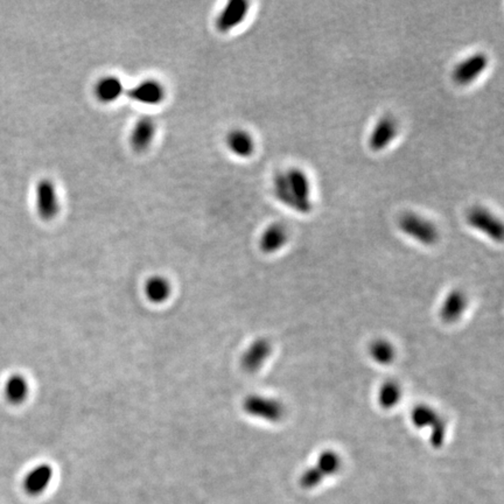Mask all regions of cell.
Here are the masks:
<instances>
[{
	"mask_svg": "<svg viewBox=\"0 0 504 504\" xmlns=\"http://www.w3.org/2000/svg\"><path fill=\"white\" fill-rule=\"evenodd\" d=\"M411 421L418 430L430 432L432 447L440 448L446 438V423L440 413L427 404H418L411 411Z\"/></svg>",
	"mask_w": 504,
	"mask_h": 504,
	"instance_id": "1",
	"label": "cell"
},
{
	"mask_svg": "<svg viewBox=\"0 0 504 504\" xmlns=\"http://www.w3.org/2000/svg\"><path fill=\"white\" fill-rule=\"evenodd\" d=\"M399 230L420 244L432 246L439 241V230L432 220L416 213L402 214L398 220Z\"/></svg>",
	"mask_w": 504,
	"mask_h": 504,
	"instance_id": "2",
	"label": "cell"
},
{
	"mask_svg": "<svg viewBox=\"0 0 504 504\" xmlns=\"http://www.w3.org/2000/svg\"><path fill=\"white\" fill-rule=\"evenodd\" d=\"M241 407L248 416L269 423H279L285 416L283 402L269 396L248 395L243 400Z\"/></svg>",
	"mask_w": 504,
	"mask_h": 504,
	"instance_id": "3",
	"label": "cell"
},
{
	"mask_svg": "<svg viewBox=\"0 0 504 504\" xmlns=\"http://www.w3.org/2000/svg\"><path fill=\"white\" fill-rule=\"evenodd\" d=\"M35 208L38 217L43 220H52L61 210L59 192L50 178H42L35 187Z\"/></svg>",
	"mask_w": 504,
	"mask_h": 504,
	"instance_id": "4",
	"label": "cell"
},
{
	"mask_svg": "<svg viewBox=\"0 0 504 504\" xmlns=\"http://www.w3.org/2000/svg\"><path fill=\"white\" fill-rule=\"evenodd\" d=\"M126 96L136 104L145 106H157L164 103L167 97V89L157 78H144L130 89H126Z\"/></svg>",
	"mask_w": 504,
	"mask_h": 504,
	"instance_id": "5",
	"label": "cell"
},
{
	"mask_svg": "<svg viewBox=\"0 0 504 504\" xmlns=\"http://www.w3.org/2000/svg\"><path fill=\"white\" fill-rule=\"evenodd\" d=\"M489 66V57L486 52H474L456 63L451 71V80L456 85L467 87L477 80Z\"/></svg>",
	"mask_w": 504,
	"mask_h": 504,
	"instance_id": "6",
	"label": "cell"
},
{
	"mask_svg": "<svg viewBox=\"0 0 504 504\" xmlns=\"http://www.w3.org/2000/svg\"><path fill=\"white\" fill-rule=\"evenodd\" d=\"M469 227L486 234V237L495 241L503 239V224L502 220L484 206H472L465 215Z\"/></svg>",
	"mask_w": 504,
	"mask_h": 504,
	"instance_id": "7",
	"label": "cell"
},
{
	"mask_svg": "<svg viewBox=\"0 0 504 504\" xmlns=\"http://www.w3.org/2000/svg\"><path fill=\"white\" fill-rule=\"evenodd\" d=\"M250 12V3L246 0H230L227 1L220 13L217 14L215 26L220 33L234 31L244 22Z\"/></svg>",
	"mask_w": 504,
	"mask_h": 504,
	"instance_id": "8",
	"label": "cell"
},
{
	"mask_svg": "<svg viewBox=\"0 0 504 504\" xmlns=\"http://www.w3.org/2000/svg\"><path fill=\"white\" fill-rule=\"evenodd\" d=\"M398 122L392 115H385L378 119L368 138V146L374 152L384 150L398 136Z\"/></svg>",
	"mask_w": 504,
	"mask_h": 504,
	"instance_id": "9",
	"label": "cell"
},
{
	"mask_svg": "<svg viewBox=\"0 0 504 504\" xmlns=\"http://www.w3.org/2000/svg\"><path fill=\"white\" fill-rule=\"evenodd\" d=\"M157 122L152 117H140L130 131L129 144L136 153L148 150L157 136Z\"/></svg>",
	"mask_w": 504,
	"mask_h": 504,
	"instance_id": "10",
	"label": "cell"
},
{
	"mask_svg": "<svg viewBox=\"0 0 504 504\" xmlns=\"http://www.w3.org/2000/svg\"><path fill=\"white\" fill-rule=\"evenodd\" d=\"M272 353V344L265 337L255 339L241 356V367L248 374L258 371Z\"/></svg>",
	"mask_w": 504,
	"mask_h": 504,
	"instance_id": "11",
	"label": "cell"
},
{
	"mask_svg": "<svg viewBox=\"0 0 504 504\" xmlns=\"http://www.w3.org/2000/svg\"><path fill=\"white\" fill-rule=\"evenodd\" d=\"M31 393V385L27 377L21 372L8 374L3 384V397L10 406L24 405Z\"/></svg>",
	"mask_w": 504,
	"mask_h": 504,
	"instance_id": "12",
	"label": "cell"
},
{
	"mask_svg": "<svg viewBox=\"0 0 504 504\" xmlns=\"http://www.w3.org/2000/svg\"><path fill=\"white\" fill-rule=\"evenodd\" d=\"M225 145L229 152L239 159H248L255 154V138L248 130L234 127L227 132Z\"/></svg>",
	"mask_w": 504,
	"mask_h": 504,
	"instance_id": "13",
	"label": "cell"
},
{
	"mask_svg": "<svg viewBox=\"0 0 504 504\" xmlns=\"http://www.w3.org/2000/svg\"><path fill=\"white\" fill-rule=\"evenodd\" d=\"M54 470L48 463L35 465L24 475L22 488L29 496H38L52 482Z\"/></svg>",
	"mask_w": 504,
	"mask_h": 504,
	"instance_id": "14",
	"label": "cell"
},
{
	"mask_svg": "<svg viewBox=\"0 0 504 504\" xmlns=\"http://www.w3.org/2000/svg\"><path fill=\"white\" fill-rule=\"evenodd\" d=\"M273 192H274L276 199L280 203H283L284 206L290 208L295 213L308 215L313 210V202L300 201L288 190L284 172H278L274 175V178H273Z\"/></svg>",
	"mask_w": 504,
	"mask_h": 504,
	"instance_id": "15",
	"label": "cell"
},
{
	"mask_svg": "<svg viewBox=\"0 0 504 504\" xmlns=\"http://www.w3.org/2000/svg\"><path fill=\"white\" fill-rule=\"evenodd\" d=\"M126 92L122 80L115 75H105L96 80L94 94L102 104H112L118 101Z\"/></svg>",
	"mask_w": 504,
	"mask_h": 504,
	"instance_id": "16",
	"label": "cell"
},
{
	"mask_svg": "<svg viewBox=\"0 0 504 504\" xmlns=\"http://www.w3.org/2000/svg\"><path fill=\"white\" fill-rule=\"evenodd\" d=\"M288 231L283 223H271L262 230L259 236L258 246L266 255L279 251L287 244Z\"/></svg>",
	"mask_w": 504,
	"mask_h": 504,
	"instance_id": "17",
	"label": "cell"
},
{
	"mask_svg": "<svg viewBox=\"0 0 504 504\" xmlns=\"http://www.w3.org/2000/svg\"><path fill=\"white\" fill-rule=\"evenodd\" d=\"M468 304V299L465 292L461 290H451L449 293L444 297L442 304H441L440 318L444 323H454L461 318L462 314L465 313Z\"/></svg>",
	"mask_w": 504,
	"mask_h": 504,
	"instance_id": "18",
	"label": "cell"
},
{
	"mask_svg": "<svg viewBox=\"0 0 504 504\" xmlns=\"http://www.w3.org/2000/svg\"><path fill=\"white\" fill-rule=\"evenodd\" d=\"M284 174L288 190L300 201L312 202V183L307 173L301 168L292 167Z\"/></svg>",
	"mask_w": 504,
	"mask_h": 504,
	"instance_id": "19",
	"label": "cell"
},
{
	"mask_svg": "<svg viewBox=\"0 0 504 504\" xmlns=\"http://www.w3.org/2000/svg\"><path fill=\"white\" fill-rule=\"evenodd\" d=\"M144 293L152 304H164L171 297V281L160 274L150 276L144 284Z\"/></svg>",
	"mask_w": 504,
	"mask_h": 504,
	"instance_id": "20",
	"label": "cell"
},
{
	"mask_svg": "<svg viewBox=\"0 0 504 504\" xmlns=\"http://www.w3.org/2000/svg\"><path fill=\"white\" fill-rule=\"evenodd\" d=\"M402 398V388L398 382L385 381L378 388L377 402L383 410H391L398 405Z\"/></svg>",
	"mask_w": 504,
	"mask_h": 504,
	"instance_id": "21",
	"label": "cell"
},
{
	"mask_svg": "<svg viewBox=\"0 0 504 504\" xmlns=\"http://www.w3.org/2000/svg\"><path fill=\"white\" fill-rule=\"evenodd\" d=\"M369 355L379 365H388L396 358L395 346L388 340L376 339L369 346Z\"/></svg>",
	"mask_w": 504,
	"mask_h": 504,
	"instance_id": "22",
	"label": "cell"
},
{
	"mask_svg": "<svg viewBox=\"0 0 504 504\" xmlns=\"http://www.w3.org/2000/svg\"><path fill=\"white\" fill-rule=\"evenodd\" d=\"M314 467L323 477H327L339 472L341 468V458L335 451L326 449L318 454Z\"/></svg>",
	"mask_w": 504,
	"mask_h": 504,
	"instance_id": "23",
	"label": "cell"
},
{
	"mask_svg": "<svg viewBox=\"0 0 504 504\" xmlns=\"http://www.w3.org/2000/svg\"><path fill=\"white\" fill-rule=\"evenodd\" d=\"M323 479L325 477L318 472V469L315 468L314 465H312L311 468H307L302 472L300 484L304 489H312V488L318 486Z\"/></svg>",
	"mask_w": 504,
	"mask_h": 504,
	"instance_id": "24",
	"label": "cell"
}]
</instances>
